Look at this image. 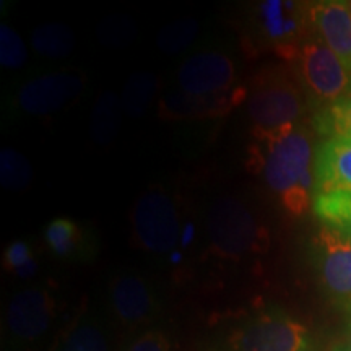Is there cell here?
Listing matches in <instances>:
<instances>
[{
	"instance_id": "3",
	"label": "cell",
	"mask_w": 351,
	"mask_h": 351,
	"mask_svg": "<svg viewBox=\"0 0 351 351\" xmlns=\"http://www.w3.org/2000/svg\"><path fill=\"white\" fill-rule=\"evenodd\" d=\"M205 226L212 252L221 258L241 261L269 247V231L239 197H217L208 207Z\"/></svg>"
},
{
	"instance_id": "21",
	"label": "cell",
	"mask_w": 351,
	"mask_h": 351,
	"mask_svg": "<svg viewBox=\"0 0 351 351\" xmlns=\"http://www.w3.org/2000/svg\"><path fill=\"white\" fill-rule=\"evenodd\" d=\"M160 90V77L153 72H135L125 82L122 91V108L132 119L142 117Z\"/></svg>"
},
{
	"instance_id": "10",
	"label": "cell",
	"mask_w": 351,
	"mask_h": 351,
	"mask_svg": "<svg viewBox=\"0 0 351 351\" xmlns=\"http://www.w3.org/2000/svg\"><path fill=\"white\" fill-rule=\"evenodd\" d=\"M314 256L324 289L351 315V239L322 226L314 238Z\"/></svg>"
},
{
	"instance_id": "25",
	"label": "cell",
	"mask_w": 351,
	"mask_h": 351,
	"mask_svg": "<svg viewBox=\"0 0 351 351\" xmlns=\"http://www.w3.org/2000/svg\"><path fill=\"white\" fill-rule=\"evenodd\" d=\"M101 44L112 49L129 46L137 38L138 28L137 23L127 15H111L101 21L96 29Z\"/></svg>"
},
{
	"instance_id": "26",
	"label": "cell",
	"mask_w": 351,
	"mask_h": 351,
	"mask_svg": "<svg viewBox=\"0 0 351 351\" xmlns=\"http://www.w3.org/2000/svg\"><path fill=\"white\" fill-rule=\"evenodd\" d=\"M28 59V51L23 39L10 26L2 23L0 26V64L2 67L15 70L23 67Z\"/></svg>"
},
{
	"instance_id": "28",
	"label": "cell",
	"mask_w": 351,
	"mask_h": 351,
	"mask_svg": "<svg viewBox=\"0 0 351 351\" xmlns=\"http://www.w3.org/2000/svg\"><path fill=\"white\" fill-rule=\"evenodd\" d=\"M33 258V251L26 241H13L7 245L5 252H3V267L15 275L25 265H28Z\"/></svg>"
},
{
	"instance_id": "23",
	"label": "cell",
	"mask_w": 351,
	"mask_h": 351,
	"mask_svg": "<svg viewBox=\"0 0 351 351\" xmlns=\"http://www.w3.org/2000/svg\"><path fill=\"white\" fill-rule=\"evenodd\" d=\"M199 32L200 23L195 19L171 21L158 33L156 46L158 49L166 52V54H179L195 41Z\"/></svg>"
},
{
	"instance_id": "30",
	"label": "cell",
	"mask_w": 351,
	"mask_h": 351,
	"mask_svg": "<svg viewBox=\"0 0 351 351\" xmlns=\"http://www.w3.org/2000/svg\"><path fill=\"white\" fill-rule=\"evenodd\" d=\"M346 7H348V10H350V15H351V2H346Z\"/></svg>"
},
{
	"instance_id": "14",
	"label": "cell",
	"mask_w": 351,
	"mask_h": 351,
	"mask_svg": "<svg viewBox=\"0 0 351 351\" xmlns=\"http://www.w3.org/2000/svg\"><path fill=\"white\" fill-rule=\"evenodd\" d=\"M311 23L319 38L327 44L351 73V15L346 2H317L309 10Z\"/></svg>"
},
{
	"instance_id": "9",
	"label": "cell",
	"mask_w": 351,
	"mask_h": 351,
	"mask_svg": "<svg viewBox=\"0 0 351 351\" xmlns=\"http://www.w3.org/2000/svg\"><path fill=\"white\" fill-rule=\"evenodd\" d=\"M108 307L112 319L127 328L150 326L161 311L155 285L135 271L112 276L108 287Z\"/></svg>"
},
{
	"instance_id": "7",
	"label": "cell",
	"mask_w": 351,
	"mask_h": 351,
	"mask_svg": "<svg viewBox=\"0 0 351 351\" xmlns=\"http://www.w3.org/2000/svg\"><path fill=\"white\" fill-rule=\"evenodd\" d=\"M300 75L315 99L328 104L351 93V73L320 38L306 39L296 52Z\"/></svg>"
},
{
	"instance_id": "24",
	"label": "cell",
	"mask_w": 351,
	"mask_h": 351,
	"mask_svg": "<svg viewBox=\"0 0 351 351\" xmlns=\"http://www.w3.org/2000/svg\"><path fill=\"white\" fill-rule=\"evenodd\" d=\"M315 127L320 134L328 137L351 138V93L328 104L315 116Z\"/></svg>"
},
{
	"instance_id": "20",
	"label": "cell",
	"mask_w": 351,
	"mask_h": 351,
	"mask_svg": "<svg viewBox=\"0 0 351 351\" xmlns=\"http://www.w3.org/2000/svg\"><path fill=\"white\" fill-rule=\"evenodd\" d=\"M313 208L322 226L351 239V192L314 195Z\"/></svg>"
},
{
	"instance_id": "1",
	"label": "cell",
	"mask_w": 351,
	"mask_h": 351,
	"mask_svg": "<svg viewBox=\"0 0 351 351\" xmlns=\"http://www.w3.org/2000/svg\"><path fill=\"white\" fill-rule=\"evenodd\" d=\"M247 168L261 174L288 213L300 217L314 200L313 138L304 125L291 124L267 134H252Z\"/></svg>"
},
{
	"instance_id": "11",
	"label": "cell",
	"mask_w": 351,
	"mask_h": 351,
	"mask_svg": "<svg viewBox=\"0 0 351 351\" xmlns=\"http://www.w3.org/2000/svg\"><path fill=\"white\" fill-rule=\"evenodd\" d=\"M238 67L232 57L217 49L189 56L176 72V86L187 95H215L238 86Z\"/></svg>"
},
{
	"instance_id": "12",
	"label": "cell",
	"mask_w": 351,
	"mask_h": 351,
	"mask_svg": "<svg viewBox=\"0 0 351 351\" xmlns=\"http://www.w3.org/2000/svg\"><path fill=\"white\" fill-rule=\"evenodd\" d=\"M245 101L247 86L243 83L223 93L202 96L187 95L178 88H171L158 101V116L168 122L212 119L226 116Z\"/></svg>"
},
{
	"instance_id": "27",
	"label": "cell",
	"mask_w": 351,
	"mask_h": 351,
	"mask_svg": "<svg viewBox=\"0 0 351 351\" xmlns=\"http://www.w3.org/2000/svg\"><path fill=\"white\" fill-rule=\"evenodd\" d=\"M124 351H171V339L163 328L148 327L135 335Z\"/></svg>"
},
{
	"instance_id": "19",
	"label": "cell",
	"mask_w": 351,
	"mask_h": 351,
	"mask_svg": "<svg viewBox=\"0 0 351 351\" xmlns=\"http://www.w3.org/2000/svg\"><path fill=\"white\" fill-rule=\"evenodd\" d=\"M122 114V101L114 91H104L96 101L93 116H91V137L96 143L109 145L116 138L117 132L121 129Z\"/></svg>"
},
{
	"instance_id": "16",
	"label": "cell",
	"mask_w": 351,
	"mask_h": 351,
	"mask_svg": "<svg viewBox=\"0 0 351 351\" xmlns=\"http://www.w3.org/2000/svg\"><path fill=\"white\" fill-rule=\"evenodd\" d=\"M44 241L56 257L65 261H85L91 254V241L88 239L85 230L70 218L59 217L47 223Z\"/></svg>"
},
{
	"instance_id": "13",
	"label": "cell",
	"mask_w": 351,
	"mask_h": 351,
	"mask_svg": "<svg viewBox=\"0 0 351 351\" xmlns=\"http://www.w3.org/2000/svg\"><path fill=\"white\" fill-rule=\"evenodd\" d=\"M314 179V195L351 192V138L328 137L319 145Z\"/></svg>"
},
{
	"instance_id": "6",
	"label": "cell",
	"mask_w": 351,
	"mask_h": 351,
	"mask_svg": "<svg viewBox=\"0 0 351 351\" xmlns=\"http://www.w3.org/2000/svg\"><path fill=\"white\" fill-rule=\"evenodd\" d=\"M57 315V298L47 285L20 289L10 298L5 324L13 348L25 350L38 343L49 332Z\"/></svg>"
},
{
	"instance_id": "4",
	"label": "cell",
	"mask_w": 351,
	"mask_h": 351,
	"mask_svg": "<svg viewBox=\"0 0 351 351\" xmlns=\"http://www.w3.org/2000/svg\"><path fill=\"white\" fill-rule=\"evenodd\" d=\"M245 108L251 117L252 134L300 124L304 112V99L291 78L280 69H265L247 83Z\"/></svg>"
},
{
	"instance_id": "5",
	"label": "cell",
	"mask_w": 351,
	"mask_h": 351,
	"mask_svg": "<svg viewBox=\"0 0 351 351\" xmlns=\"http://www.w3.org/2000/svg\"><path fill=\"white\" fill-rule=\"evenodd\" d=\"M132 236L145 252L165 256L174 251L181 236V215L176 199L163 186H152L138 195L130 212Z\"/></svg>"
},
{
	"instance_id": "15",
	"label": "cell",
	"mask_w": 351,
	"mask_h": 351,
	"mask_svg": "<svg viewBox=\"0 0 351 351\" xmlns=\"http://www.w3.org/2000/svg\"><path fill=\"white\" fill-rule=\"evenodd\" d=\"M51 351H111V340L106 326L83 307L59 332Z\"/></svg>"
},
{
	"instance_id": "2",
	"label": "cell",
	"mask_w": 351,
	"mask_h": 351,
	"mask_svg": "<svg viewBox=\"0 0 351 351\" xmlns=\"http://www.w3.org/2000/svg\"><path fill=\"white\" fill-rule=\"evenodd\" d=\"M210 351H317L304 324L276 307L254 311L219 332Z\"/></svg>"
},
{
	"instance_id": "18",
	"label": "cell",
	"mask_w": 351,
	"mask_h": 351,
	"mask_svg": "<svg viewBox=\"0 0 351 351\" xmlns=\"http://www.w3.org/2000/svg\"><path fill=\"white\" fill-rule=\"evenodd\" d=\"M75 33L65 23L47 21L41 23L32 33V47L38 56L46 59H64L75 49Z\"/></svg>"
},
{
	"instance_id": "29",
	"label": "cell",
	"mask_w": 351,
	"mask_h": 351,
	"mask_svg": "<svg viewBox=\"0 0 351 351\" xmlns=\"http://www.w3.org/2000/svg\"><path fill=\"white\" fill-rule=\"evenodd\" d=\"M332 351H351V335L346 340L341 341V343L333 346Z\"/></svg>"
},
{
	"instance_id": "8",
	"label": "cell",
	"mask_w": 351,
	"mask_h": 351,
	"mask_svg": "<svg viewBox=\"0 0 351 351\" xmlns=\"http://www.w3.org/2000/svg\"><path fill=\"white\" fill-rule=\"evenodd\" d=\"M85 86L86 75L82 70L44 72L21 83L15 95V106L26 116H47L67 108Z\"/></svg>"
},
{
	"instance_id": "17",
	"label": "cell",
	"mask_w": 351,
	"mask_h": 351,
	"mask_svg": "<svg viewBox=\"0 0 351 351\" xmlns=\"http://www.w3.org/2000/svg\"><path fill=\"white\" fill-rule=\"evenodd\" d=\"M287 8L283 2H263L257 15L261 33L267 38V43L278 47L282 54L287 47H293V39L298 33L296 20L285 13Z\"/></svg>"
},
{
	"instance_id": "22",
	"label": "cell",
	"mask_w": 351,
	"mask_h": 351,
	"mask_svg": "<svg viewBox=\"0 0 351 351\" xmlns=\"http://www.w3.org/2000/svg\"><path fill=\"white\" fill-rule=\"evenodd\" d=\"M33 182V168L23 153L5 147L0 152V184L7 191H25Z\"/></svg>"
}]
</instances>
